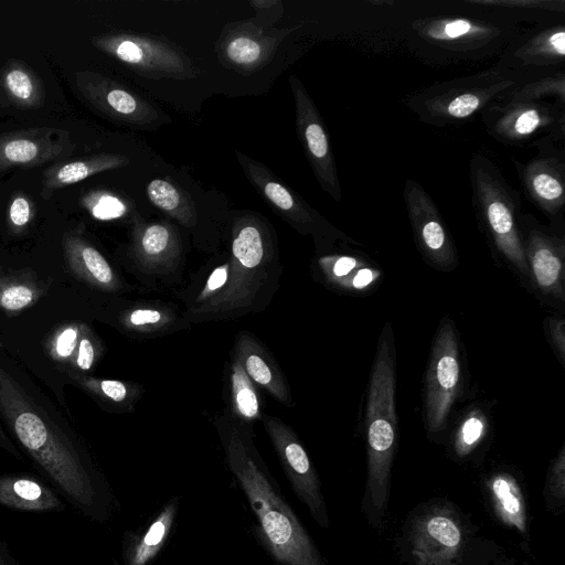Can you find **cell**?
Returning a JSON list of instances; mask_svg holds the SVG:
<instances>
[{"label": "cell", "instance_id": "6da1fadb", "mask_svg": "<svg viewBox=\"0 0 565 565\" xmlns=\"http://www.w3.org/2000/svg\"><path fill=\"white\" fill-rule=\"evenodd\" d=\"M0 414L54 489L83 515L106 521L113 495L87 451L0 367Z\"/></svg>", "mask_w": 565, "mask_h": 565}, {"label": "cell", "instance_id": "7a4b0ae2", "mask_svg": "<svg viewBox=\"0 0 565 565\" xmlns=\"http://www.w3.org/2000/svg\"><path fill=\"white\" fill-rule=\"evenodd\" d=\"M226 462L260 525V536L279 565H324L311 537L276 491L254 443L253 430L226 413L215 418Z\"/></svg>", "mask_w": 565, "mask_h": 565}, {"label": "cell", "instance_id": "3957f363", "mask_svg": "<svg viewBox=\"0 0 565 565\" xmlns=\"http://www.w3.org/2000/svg\"><path fill=\"white\" fill-rule=\"evenodd\" d=\"M230 279L209 305L185 316L190 322L237 318L262 311L277 288L279 263L271 227L246 214L232 227Z\"/></svg>", "mask_w": 565, "mask_h": 565}, {"label": "cell", "instance_id": "277c9868", "mask_svg": "<svg viewBox=\"0 0 565 565\" xmlns=\"http://www.w3.org/2000/svg\"><path fill=\"white\" fill-rule=\"evenodd\" d=\"M395 386L394 338L391 323H386L379 339L365 412L367 476L362 508L375 529L383 527L390 500L397 444Z\"/></svg>", "mask_w": 565, "mask_h": 565}, {"label": "cell", "instance_id": "5b68a950", "mask_svg": "<svg viewBox=\"0 0 565 565\" xmlns=\"http://www.w3.org/2000/svg\"><path fill=\"white\" fill-rule=\"evenodd\" d=\"M473 206L479 221L500 254L521 274L529 276L520 232V194L507 182L500 169L476 153L469 163Z\"/></svg>", "mask_w": 565, "mask_h": 565}, {"label": "cell", "instance_id": "8992f818", "mask_svg": "<svg viewBox=\"0 0 565 565\" xmlns=\"http://www.w3.org/2000/svg\"><path fill=\"white\" fill-rule=\"evenodd\" d=\"M519 79L494 68L433 85L407 102L417 118L428 125L447 126L469 119L497 102Z\"/></svg>", "mask_w": 565, "mask_h": 565}, {"label": "cell", "instance_id": "52a82bcc", "mask_svg": "<svg viewBox=\"0 0 565 565\" xmlns=\"http://www.w3.org/2000/svg\"><path fill=\"white\" fill-rule=\"evenodd\" d=\"M404 541L411 565H466L475 537L452 504L433 502L411 516Z\"/></svg>", "mask_w": 565, "mask_h": 565}, {"label": "cell", "instance_id": "ba28073f", "mask_svg": "<svg viewBox=\"0 0 565 565\" xmlns=\"http://www.w3.org/2000/svg\"><path fill=\"white\" fill-rule=\"evenodd\" d=\"M92 42L98 50L147 78L189 79L198 76V70L188 55L158 36L118 32L94 36Z\"/></svg>", "mask_w": 565, "mask_h": 565}, {"label": "cell", "instance_id": "9c48e42d", "mask_svg": "<svg viewBox=\"0 0 565 565\" xmlns=\"http://www.w3.org/2000/svg\"><path fill=\"white\" fill-rule=\"evenodd\" d=\"M460 387L458 338L452 321L445 319L434 339L425 379L424 413L429 433H438L445 428Z\"/></svg>", "mask_w": 565, "mask_h": 565}, {"label": "cell", "instance_id": "30bf717a", "mask_svg": "<svg viewBox=\"0 0 565 565\" xmlns=\"http://www.w3.org/2000/svg\"><path fill=\"white\" fill-rule=\"evenodd\" d=\"M487 131L505 145H524L540 134L564 139V106L536 102H494L482 111Z\"/></svg>", "mask_w": 565, "mask_h": 565}, {"label": "cell", "instance_id": "8fae6325", "mask_svg": "<svg viewBox=\"0 0 565 565\" xmlns=\"http://www.w3.org/2000/svg\"><path fill=\"white\" fill-rule=\"evenodd\" d=\"M262 422L294 492L306 504L315 521L328 529L329 516L321 483L298 435L276 416L264 413Z\"/></svg>", "mask_w": 565, "mask_h": 565}, {"label": "cell", "instance_id": "7c38bea8", "mask_svg": "<svg viewBox=\"0 0 565 565\" xmlns=\"http://www.w3.org/2000/svg\"><path fill=\"white\" fill-rule=\"evenodd\" d=\"M242 169L265 201L297 232L316 239H348L263 163L236 151Z\"/></svg>", "mask_w": 565, "mask_h": 565}, {"label": "cell", "instance_id": "4fadbf2b", "mask_svg": "<svg viewBox=\"0 0 565 565\" xmlns=\"http://www.w3.org/2000/svg\"><path fill=\"white\" fill-rule=\"evenodd\" d=\"M296 28L264 26L253 20L231 22L224 25L215 51L218 62L243 75L264 67L276 50Z\"/></svg>", "mask_w": 565, "mask_h": 565}, {"label": "cell", "instance_id": "5bb4252c", "mask_svg": "<svg viewBox=\"0 0 565 565\" xmlns=\"http://www.w3.org/2000/svg\"><path fill=\"white\" fill-rule=\"evenodd\" d=\"M289 84L295 100L298 136L305 153L320 186L339 203L342 192L323 120L301 82L290 75Z\"/></svg>", "mask_w": 565, "mask_h": 565}, {"label": "cell", "instance_id": "9a60e30c", "mask_svg": "<svg viewBox=\"0 0 565 565\" xmlns=\"http://www.w3.org/2000/svg\"><path fill=\"white\" fill-rule=\"evenodd\" d=\"M75 83L92 106L115 120L141 128L162 122V113L151 103L97 72L79 71Z\"/></svg>", "mask_w": 565, "mask_h": 565}, {"label": "cell", "instance_id": "2e32d148", "mask_svg": "<svg viewBox=\"0 0 565 565\" xmlns=\"http://www.w3.org/2000/svg\"><path fill=\"white\" fill-rule=\"evenodd\" d=\"M403 195L414 238L424 257L438 268H454L457 265L456 248L435 202L412 179L406 180Z\"/></svg>", "mask_w": 565, "mask_h": 565}, {"label": "cell", "instance_id": "e0dca14e", "mask_svg": "<svg viewBox=\"0 0 565 565\" xmlns=\"http://www.w3.org/2000/svg\"><path fill=\"white\" fill-rule=\"evenodd\" d=\"M521 241L529 266L539 289L564 300V242L542 227L531 214L520 215Z\"/></svg>", "mask_w": 565, "mask_h": 565}, {"label": "cell", "instance_id": "ac0fdd59", "mask_svg": "<svg viewBox=\"0 0 565 565\" xmlns=\"http://www.w3.org/2000/svg\"><path fill=\"white\" fill-rule=\"evenodd\" d=\"M540 152L525 163L514 160L527 198L554 218L565 206V153L552 143H539Z\"/></svg>", "mask_w": 565, "mask_h": 565}, {"label": "cell", "instance_id": "d6986e66", "mask_svg": "<svg viewBox=\"0 0 565 565\" xmlns=\"http://www.w3.org/2000/svg\"><path fill=\"white\" fill-rule=\"evenodd\" d=\"M129 254L142 274L166 276L181 263L182 241L177 227L170 222L136 220Z\"/></svg>", "mask_w": 565, "mask_h": 565}, {"label": "cell", "instance_id": "ffe728a7", "mask_svg": "<svg viewBox=\"0 0 565 565\" xmlns=\"http://www.w3.org/2000/svg\"><path fill=\"white\" fill-rule=\"evenodd\" d=\"M73 149L70 134L54 128H30L0 135V172L36 167Z\"/></svg>", "mask_w": 565, "mask_h": 565}, {"label": "cell", "instance_id": "44dd1931", "mask_svg": "<svg viewBox=\"0 0 565 565\" xmlns=\"http://www.w3.org/2000/svg\"><path fill=\"white\" fill-rule=\"evenodd\" d=\"M414 29L425 41L445 50L470 52L494 41L501 30L492 24L466 18L418 20Z\"/></svg>", "mask_w": 565, "mask_h": 565}, {"label": "cell", "instance_id": "7402d4cb", "mask_svg": "<svg viewBox=\"0 0 565 565\" xmlns=\"http://www.w3.org/2000/svg\"><path fill=\"white\" fill-rule=\"evenodd\" d=\"M233 356L252 382L285 406H294L290 386L278 363L262 342L243 330L235 339Z\"/></svg>", "mask_w": 565, "mask_h": 565}, {"label": "cell", "instance_id": "603a6c76", "mask_svg": "<svg viewBox=\"0 0 565 565\" xmlns=\"http://www.w3.org/2000/svg\"><path fill=\"white\" fill-rule=\"evenodd\" d=\"M118 326L129 334L141 338H157L190 327V321L174 307L160 301H136L117 315Z\"/></svg>", "mask_w": 565, "mask_h": 565}, {"label": "cell", "instance_id": "cb8c5ba5", "mask_svg": "<svg viewBox=\"0 0 565 565\" xmlns=\"http://www.w3.org/2000/svg\"><path fill=\"white\" fill-rule=\"evenodd\" d=\"M0 505L32 513L62 512L66 509L55 489L24 473L0 476Z\"/></svg>", "mask_w": 565, "mask_h": 565}, {"label": "cell", "instance_id": "d4e9b609", "mask_svg": "<svg viewBox=\"0 0 565 565\" xmlns=\"http://www.w3.org/2000/svg\"><path fill=\"white\" fill-rule=\"evenodd\" d=\"M64 253L70 269L89 286L107 292L122 288L120 278L108 260L83 237L65 236Z\"/></svg>", "mask_w": 565, "mask_h": 565}, {"label": "cell", "instance_id": "484cf974", "mask_svg": "<svg viewBox=\"0 0 565 565\" xmlns=\"http://www.w3.org/2000/svg\"><path fill=\"white\" fill-rule=\"evenodd\" d=\"M177 498L171 499L142 534L127 532L122 543L125 565H148L168 540L178 512Z\"/></svg>", "mask_w": 565, "mask_h": 565}, {"label": "cell", "instance_id": "4316f807", "mask_svg": "<svg viewBox=\"0 0 565 565\" xmlns=\"http://www.w3.org/2000/svg\"><path fill=\"white\" fill-rule=\"evenodd\" d=\"M495 518L521 535L527 534L525 499L518 480L509 472L491 475L486 483Z\"/></svg>", "mask_w": 565, "mask_h": 565}, {"label": "cell", "instance_id": "83f0119b", "mask_svg": "<svg viewBox=\"0 0 565 565\" xmlns=\"http://www.w3.org/2000/svg\"><path fill=\"white\" fill-rule=\"evenodd\" d=\"M318 265L330 285L350 292L365 291L381 278L377 267L356 256L326 255Z\"/></svg>", "mask_w": 565, "mask_h": 565}, {"label": "cell", "instance_id": "f1b7e54d", "mask_svg": "<svg viewBox=\"0 0 565 565\" xmlns=\"http://www.w3.org/2000/svg\"><path fill=\"white\" fill-rule=\"evenodd\" d=\"M225 413L232 420L250 430L264 414L255 384L234 356L228 366V405Z\"/></svg>", "mask_w": 565, "mask_h": 565}, {"label": "cell", "instance_id": "f546056e", "mask_svg": "<svg viewBox=\"0 0 565 565\" xmlns=\"http://www.w3.org/2000/svg\"><path fill=\"white\" fill-rule=\"evenodd\" d=\"M127 156L118 153H99L76 161L51 167L44 172L43 189L53 191L73 185L97 173L115 170L129 164Z\"/></svg>", "mask_w": 565, "mask_h": 565}, {"label": "cell", "instance_id": "4dcf8cb0", "mask_svg": "<svg viewBox=\"0 0 565 565\" xmlns=\"http://www.w3.org/2000/svg\"><path fill=\"white\" fill-rule=\"evenodd\" d=\"M513 57L521 66L546 67L563 64L565 28L557 24L542 30L515 50Z\"/></svg>", "mask_w": 565, "mask_h": 565}, {"label": "cell", "instance_id": "1f68e13d", "mask_svg": "<svg viewBox=\"0 0 565 565\" xmlns=\"http://www.w3.org/2000/svg\"><path fill=\"white\" fill-rule=\"evenodd\" d=\"M68 375L85 391L119 412L132 411L143 394V387L138 383L97 379L77 372H68Z\"/></svg>", "mask_w": 565, "mask_h": 565}, {"label": "cell", "instance_id": "d6a6232c", "mask_svg": "<svg viewBox=\"0 0 565 565\" xmlns=\"http://www.w3.org/2000/svg\"><path fill=\"white\" fill-rule=\"evenodd\" d=\"M150 202L185 227L196 224V209L192 199L173 182L153 179L147 185Z\"/></svg>", "mask_w": 565, "mask_h": 565}, {"label": "cell", "instance_id": "836d02e7", "mask_svg": "<svg viewBox=\"0 0 565 565\" xmlns=\"http://www.w3.org/2000/svg\"><path fill=\"white\" fill-rule=\"evenodd\" d=\"M3 86L11 102L21 108H35L43 99L42 85L36 75L21 63H12L4 71Z\"/></svg>", "mask_w": 565, "mask_h": 565}, {"label": "cell", "instance_id": "e575fe53", "mask_svg": "<svg viewBox=\"0 0 565 565\" xmlns=\"http://www.w3.org/2000/svg\"><path fill=\"white\" fill-rule=\"evenodd\" d=\"M545 97H554L562 105L565 104V74L563 72L516 85L497 102H536Z\"/></svg>", "mask_w": 565, "mask_h": 565}, {"label": "cell", "instance_id": "d590c367", "mask_svg": "<svg viewBox=\"0 0 565 565\" xmlns=\"http://www.w3.org/2000/svg\"><path fill=\"white\" fill-rule=\"evenodd\" d=\"M488 431V418L478 409L465 415L454 435L455 455L462 459L468 457L484 439Z\"/></svg>", "mask_w": 565, "mask_h": 565}, {"label": "cell", "instance_id": "8d00e7d4", "mask_svg": "<svg viewBox=\"0 0 565 565\" xmlns=\"http://www.w3.org/2000/svg\"><path fill=\"white\" fill-rule=\"evenodd\" d=\"M543 495L548 509L559 514L563 511L565 498V448L561 447L557 456L552 461L547 476Z\"/></svg>", "mask_w": 565, "mask_h": 565}, {"label": "cell", "instance_id": "74e56055", "mask_svg": "<svg viewBox=\"0 0 565 565\" xmlns=\"http://www.w3.org/2000/svg\"><path fill=\"white\" fill-rule=\"evenodd\" d=\"M81 202L88 213L99 221L120 218L128 210L119 196L106 191L89 192Z\"/></svg>", "mask_w": 565, "mask_h": 565}, {"label": "cell", "instance_id": "f35d334b", "mask_svg": "<svg viewBox=\"0 0 565 565\" xmlns=\"http://www.w3.org/2000/svg\"><path fill=\"white\" fill-rule=\"evenodd\" d=\"M40 296L35 286L25 281L10 279L0 281V308L17 312L33 305Z\"/></svg>", "mask_w": 565, "mask_h": 565}, {"label": "cell", "instance_id": "ab89813d", "mask_svg": "<svg viewBox=\"0 0 565 565\" xmlns=\"http://www.w3.org/2000/svg\"><path fill=\"white\" fill-rule=\"evenodd\" d=\"M231 263L230 258L216 266L203 282L194 299L188 305L184 316L209 305L216 299L225 289L230 279Z\"/></svg>", "mask_w": 565, "mask_h": 565}, {"label": "cell", "instance_id": "60d3db41", "mask_svg": "<svg viewBox=\"0 0 565 565\" xmlns=\"http://www.w3.org/2000/svg\"><path fill=\"white\" fill-rule=\"evenodd\" d=\"M83 323H68L60 328L47 342V351L53 360L71 362L77 348Z\"/></svg>", "mask_w": 565, "mask_h": 565}, {"label": "cell", "instance_id": "b9f144b4", "mask_svg": "<svg viewBox=\"0 0 565 565\" xmlns=\"http://www.w3.org/2000/svg\"><path fill=\"white\" fill-rule=\"evenodd\" d=\"M99 345L93 332L83 323L82 335L73 354L71 363L83 373L93 369L98 355Z\"/></svg>", "mask_w": 565, "mask_h": 565}, {"label": "cell", "instance_id": "7bdbcfd3", "mask_svg": "<svg viewBox=\"0 0 565 565\" xmlns=\"http://www.w3.org/2000/svg\"><path fill=\"white\" fill-rule=\"evenodd\" d=\"M467 3L483 7L497 8H521V9H541L554 12H564L565 2L563 0H467Z\"/></svg>", "mask_w": 565, "mask_h": 565}, {"label": "cell", "instance_id": "ee69618b", "mask_svg": "<svg viewBox=\"0 0 565 565\" xmlns=\"http://www.w3.org/2000/svg\"><path fill=\"white\" fill-rule=\"evenodd\" d=\"M249 4L256 11L255 23L264 26H274L284 12L280 0H250Z\"/></svg>", "mask_w": 565, "mask_h": 565}, {"label": "cell", "instance_id": "f6af8a7d", "mask_svg": "<svg viewBox=\"0 0 565 565\" xmlns=\"http://www.w3.org/2000/svg\"><path fill=\"white\" fill-rule=\"evenodd\" d=\"M32 218V205L28 198L17 195L11 201L8 220L14 231L23 230Z\"/></svg>", "mask_w": 565, "mask_h": 565}, {"label": "cell", "instance_id": "bcb514c9", "mask_svg": "<svg viewBox=\"0 0 565 565\" xmlns=\"http://www.w3.org/2000/svg\"><path fill=\"white\" fill-rule=\"evenodd\" d=\"M548 337L555 349L558 360L564 365L565 362V321L562 317H550L545 321Z\"/></svg>", "mask_w": 565, "mask_h": 565}, {"label": "cell", "instance_id": "7dc6e473", "mask_svg": "<svg viewBox=\"0 0 565 565\" xmlns=\"http://www.w3.org/2000/svg\"><path fill=\"white\" fill-rule=\"evenodd\" d=\"M1 347V343H0ZM0 447L4 449L7 452L15 457L17 459H22L19 449L14 446V444L10 440L7 434L3 431L0 425Z\"/></svg>", "mask_w": 565, "mask_h": 565}, {"label": "cell", "instance_id": "c3c4849f", "mask_svg": "<svg viewBox=\"0 0 565 565\" xmlns=\"http://www.w3.org/2000/svg\"><path fill=\"white\" fill-rule=\"evenodd\" d=\"M0 565H19L7 544L0 540Z\"/></svg>", "mask_w": 565, "mask_h": 565}]
</instances>
